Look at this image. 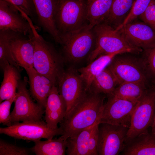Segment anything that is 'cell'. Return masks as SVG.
<instances>
[{
  "label": "cell",
  "mask_w": 155,
  "mask_h": 155,
  "mask_svg": "<svg viewBox=\"0 0 155 155\" xmlns=\"http://www.w3.org/2000/svg\"><path fill=\"white\" fill-rule=\"evenodd\" d=\"M106 96L88 91L82 100L65 115L59 123L65 139L75 137L80 132L99 120Z\"/></svg>",
  "instance_id": "6da1fadb"
},
{
  "label": "cell",
  "mask_w": 155,
  "mask_h": 155,
  "mask_svg": "<svg viewBox=\"0 0 155 155\" xmlns=\"http://www.w3.org/2000/svg\"><path fill=\"white\" fill-rule=\"evenodd\" d=\"M95 42L94 48L88 56L90 63L99 56L119 53L138 54L143 50L130 44L119 32L103 22L93 28Z\"/></svg>",
  "instance_id": "7a4b0ae2"
},
{
  "label": "cell",
  "mask_w": 155,
  "mask_h": 155,
  "mask_svg": "<svg viewBox=\"0 0 155 155\" xmlns=\"http://www.w3.org/2000/svg\"><path fill=\"white\" fill-rule=\"evenodd\" d=\"M31 37L34 45V68L57 86L64 71L61 57L54 48L40 35L33 24Z\"/></svg>",
  "instance_id": "3957f363"
},
{
  "label": "cell",
  "mask_w": 155,
  "mask_h": 155,
  "mask_svg": "<svg viewBox=\"0 0 155 155\" xmlns=\"http://www.w3.org/2000/svg\"><path fill=\"white\" fill-rule=\"evenodd\" d=\"M95 42L93 28L89 24L60 35V44L65 57L72 62H77L89 55L94 48Z\"/></svg>",
  "instance_id": "277c9868"
},
{
  "label": "cell",
  "mask_w": 155,
  "mask_h": 155,
  "mask_svg": "<svg viewBox=\"0 0 155 155\" xmlns=\"http://www.w3.org/2000/svg\"><path fill=\"white\" fill-rule=\"evenodd\" d=\"M88 0H59L55 20L60 34L77 30L88 24Z\"/></svg>",
  "instance_id": "5b68a950"
},
{
  "label": "cell",
  "mask_w": 155,
  "mask_h": 155,
  "mask_svg": "<svg viewBox=\"0 0 155 155\" xmlns=\"http://www.w3.org/2000/svg\"><path fill=\"white\" fill-rule=\"evenodd\" d=\"M121 54L116 56L107 66L119 85L126 82H139L153 87L143 58Z\"/></svg>",
  "instance_id": "8992f818"
},
{
  "label": "cell",
  "mask_w": 155,
  "mask_h": 155,
  "mask_svg": "<svg viewBox=\"0 0 155 155\" xmlns=\"http://www.w3.org/2000/svg\"><path fill=\"white\" fill-rule=\"evenodd\" d=\"M155 114V88H149L138 101L125 140L127 143L151 127Z\"/></svg>",
  "instance_id": "52a82bcc"
},
{
  "label": "cell",
  "mask_w": 155,
  "mask_h": 155,
  "mask_svg": "<svg viewBox=\"0 0 155 155\" xmlns=\"http://www.w3.org/2000/svg\"><path fill=\"white\" fill-rule=\"evenodd\" d=\"M27 82L26 79L19 81L14 107L11 113L12 124L20 121L42 120L44 109L33 101L27 88Z\"/></svg>",
  "instance_id": "ba28073f"
},
{
  "label": "cell",
  "mask_w": 155,
  "mask_h": 155,
  "mask_svg": "<svg viewBox=\"0 0 155 155\" xmlns=\"http://www.w3.org/2000/svg\"><path fill=\"white\" fill-rule=\"evenodd\" d=\"M0 133L17 139L32 141L44 138L53 139L55 136L62 134L61 129H52L45 121H28L18 122L11 126L0 127Z\"/></svg>",
  "instance_id": "9c48e42d"
},
{
  "label": "cell",
  "mask_w": 155,
  "mask_h": 155,
  "mask_svg": "<svg viewBox=\"0 0 155 155\" xmlns=\"http://www.w3.org/2000/svg\"><path fill=\"white\" fill-rule=\"evenodd\" d=\"M99 120V124L107 123L128 128L137 102L119 98L113 94L107 96Z\"/></svg>",
  "instance_id": "30bf717a"
},
{
  "label": "cell",
  "mask_w": 155,
  "mask_h": 155,
  "mask_svg": "<svg viewBox=\"0 0 155 155\" xmlns=\"http://www.w3.org/2000/svg\"><path fill=\"white\" fill-rule=\"evenodd\" d=\"M129 128L107 123L98 127L97 151L98 155H117L123 150Z\"/></svg>",
  "instance_id": "8fae6325"
},
{
  "label": "cell",
  "mask_w": 155,
  "mask_h": 155,
  "mask_svg": "<svg viewBox=\"0 0 155 155\" xmlns=\"http://www.w3.org/2000/svg\"><path fill=\"white\" fill-rule=\"evenodd\" d=\"M57 86L67 105L66 114L82 100L87 91L79 73L73 68L64 70Z\"/></svg>",
  "instance_id": "7c38bea8"
},
{
  "label": "cell",
  "mask_w": 155,
  "mask_h": 155,
  "mask_svg": "<svg viewBox=\"0 0 155 155\" xmlns=\"http://www.w3.org/2000/svg\"><path fill=\"white\" fill-rule=\"evenodd\" d=\"M32 24L30 17L26 18L12 3L0 0V30H11L29 36L32 33Z\"/></svg>",
  "instance_id": "4fadbf2b"
},
{
  "label": "cell",
  "mask_w": 155,
  "mask_h": 155,
  "mask_svg": "<svg viewBox=\"0 0 155 155\" xmlns=\"http://www.w3.org/2000/svg\"><path fill=\"white\" fill-rule=\"evenodd\" d=\"M118 31L130 44L144 51L155 46V30L143 22L133 21Z\"/></svg>",
  "instance_id": "5bb4252c"
},
{
  "label": "cell",
  "mask_w": 155,
  "mask_h": 155,
  "mask_svg": "<svg viewBox=\"0 0 155 155\" xmlns=\"http://www.w3.org/2000/svg\"><path fill=\"white\" fill-rule=\"evenodd\" d=\"M38 20L43 29L57 42L60 43V34L55 20L59 0H33Z\"/></svg>",
  "instance_id": "9a60e30c"
},
{
  "label": "cell",
  "mask_w": 155,
  "mask_h": 155,
  "mask_svg": "<svg viewBox=\"0 0 155 155\" xmlns=\"http://www.w3.org/2000/svg\"><path fill=\"white\" fill-rule=\"evenodd\" d=\"M67 111L66 104L60 94L57 86L53 87L47 99L44 109V120L52 129L59 127L58 124L63 119Z\"/></svg>",
  "instance_id": "2e32d148"
},
{
  "label": "cell",
  "mask_w": 155,
  "mask_h": 155,
  "mask_svg": "<svg viewBox=\"0 0 155 155\" xmlns=\"http://www.w3.org/2000/svg\"><path fill=\"white\" fill-rule=\"evenodd\" d=\"M29 78L30 94L37 102L45 109L47 98L55 85L49 79L33 67L25 69Z\"/></svg>",
  "instance_id": "e0dca14e"
},
{
  "label": "cell",
  "mask_w": 155,
  "mask_h": 155,
  "mask_svg": "<svg viewBox=\"0 0 155 155\" xmlns=\"http://www.w3.org/2000/svg\"><path fill=\"white\" fill-rule=\"evenodd\" d=\"M21 36L13 40L11 51L16 63L25 69L34 67V45L31 37L27 39Z\"/></svg>",
  "instance_id": "ac0fdd59"
},
{
  "label": "cell",
  "mask_w": 155,
  "mask_h": 155,
  "mask_svg": "<svg viewBox=\"0 0 155 155\" xmlns=\"http://www.w3.org/2000/svg\"><path fill=\"white\" fill-rule=\"evenodd\" d=\"M123 155H155V135L148 131L125 144L120 154Z\"/></svg>",
  "instance_id": "d6986e66"
},
{
  "label": "cell",
  "mask_w": 155,
  "mask_h": 155,
  "mask_svg": "<svg viewBox=\"0 0 155 155\" xmlns=\"http://www.w3.org/2000/svg\"><path fill=\"white\" fill-rule=\"evenodd\" d=\"M119 53L101 55L87 66L78 69V71L82 79L86 91L88 90L94 77L107 67L113 58Z\"/></svg>",
  "instance_id": "ffe728a7"
},
{
  "label": "cell",
  "mask_w": 155,
  "mask_h": 155,
  "mask_svg": "<svg viewBox=\"0 0 155 155\" xmlns=\"http://www.w3.org/2000/svg\"><path fill=\"white\" fill-rule=\"evenodd\" d=\"M3 78L0 88V102L16 96L20 80L19 71L9 63L1 68Z\"/></svg>",
  "instance_id": "44dd1931"
},
{
  "label": "cell",
  "mask_w": 155,
  "mask_h": 155,
  "mask_svg": "<svg viewBox=\"0 0 155 155\" xmlns=\"http://www.w3.org/2000/svg\"><path fill=\"white\" fill-rule=\"evenodd\" d=\"M118 85L115 77L107 67L94 77L88 91L107 96L112 94Z\"/></svg>",
  "instance_id": "7402d4cb"
},
{
  "label": "cell",
  "mask_w": 155,
  "mask_h": 155,
  "mask_svg": "<svg viewBox=\"0 0 155 155\" xmlns=\"http://www.w3.org/2000/svg\"><path fill=\"white\" fill-rule=\"evenodd\" d=\"M113 0H88L87 18L92 28L104 22L107 17Z\"/></svg>",
  "instance_id": "603a6c76"
},
{
  "label": "cell",
  "mask_w": 155,
  "mask_h": 155,
  "mask_svg": "<svg viewBox=\"0 0 155 155\" xmlns=\"http://www.w3.org/2000/svg\"><path fill=\"white\" fill-rule=\"evenodd\" d=\"M32 151L36 155H64L66 154L67 141L62 136L58 138L33 141Z\"/></svg>",
  "instance_id": "cb8c5ba5"
},
{
  "label": "cell",
  "mask_w": 155,
  "mask_h": 155,
  "mask_svg": "<svg viewBox=\"0 0 155 155\" xmlns=\"http://www.w3.org/2000/svg\"><path fill=\"white\" fill-rule=\"evenodd\" d=\"M93 125L80 132L75 137L67 139L66 154L67 155H89L88 143L95 125Z\"/></svg>",
  "instance_id": "d4e9b609"
},
{
  "label": "cell",
  "mask_w": 155,
  "mask_h": 155,
  "mask_svg": "<svg viewBox=\"0 0 155 155\" xmlns=\"http://www.w3.org/2000/svg\"><path fill=\"white\" fill-rule=\"evenodd\" d=\"M150 88L143 83H124L119 85L112 94L121 98L137 102Z\"/></svg>",
  "instance_id": "484cf974"
},
{
  "label": "cell",
  "mask_w": 155,
  "mask_h": 155,
  "mask_svg": "<svg viewBox=\"0 0 155 155\" xmlns=\"http://www.w3.org/2000/svg\"><path fill=\"white\" fill-rule=\"evenodd\" d=\"M22 34L11 30H0V63L1 68L9 63L19 70L20 67L16 63L11 53L13 40Z\"/></svg>",
  "instance_id": "4316f807"
},
{
  "label": "cell",
  "mask_w": 155,
  "mask_h": 155,
  "mask_svg": "<svg viewBox=\"0 0 155 155\" xmlns=\"http://www.w3.org/2000/svg\"><path fill=\"white\" fill-rule=\"evenodd\" d=\"M135 0H113L109 14L104 22L116 28L129 12Z\"/></svg>",
  "instance_id": "83f0119b"
},
{
  "label": "cell",
  "mask_w": 155,
  "mask_h": 155,
  "mask_svg": "<svg viewBox=\"0 0 155 155\" xmlns=\"http://www.w3.org/2000/svg\"><path fill=\"white\" fill-rule=\"evenodd\" d=\"M152 0H135L131 8L122 23L115 28L118 30L127 24L139 17L146 10Z\"/></svg>",
  "instance_id": "f1b7e54d"
},
{
  "label": "cell",
  "mask_w": 155,
  "mask_h": 155,
  "mask_svg": "<svg viewBox=\"0 0 155 155\" xmlns=\"http://www.w3.org/2000/svg\"><path fill=\"white\" fill-rule=\"evenodd\" d=\"M151 86L155 88V46L144 51L143 57Z\"/></svg>",
  "instance_id": "f546056e"
},
{
  "label": "cell",
  "mask_w": 155,
  "mask_h": 155,
  "mask_svg": "<svg viewBox=\"0 0 155 155\" xmlns=\"http://www.w3.org/2000/svg\"><path fill=\"white\" fill-rule=\"evenodd\" d=\"M31 152V148L19 146L0 138V155H28Z\"/></svg>",
  "instance_id": "4dcf8cb0"
},
{
  "label": "cell",
  "mask_w": 155,
  "mask_h": 155,
  "mask_svg": "<svg viewBox=\"0 0 155 155\" xmlns=\"http://www.w3.org/2000/svg\"><path fill=\"white\" fill-rule=\"evenodd\" d=\"M21 13L33 18L36 15L33 0H9Z\"/></svg>",
  "instance_id": "1f68e13d"
},
{
  "label": "cell",
  "mask_w": 155,
  "mask_h": 155,
  "mask_svg": "<svg viewBox=\"0 0 155 155\" xmlns=\"http://www.w3.org/2000/svg\"><path fill=\"white\" fill-rule=\"evenodd\" d=\"M16 96L0 103V123L7 127L10 126L12 124L11 121L10 111L11 105L14 102Z\"/></svg>",
  "instance_id": "d6a6232c"
},
{
  "label": "cell",
  "mask_w": 155,
  "mask_h": 155,
  "mask_svg": "<svg viewBox=\"0 0 155 155\" xmlns=\"http://www.w3.org/2000/svg\"><path fill=\"white\" fill-rule=\"evenodd\" d=\"M140 19L155 30V0H152Z\"/></svg>",
  "instance_id": "836d02e7"
},
{
  "label": "cell",
  "mask_w": 155,
  "mask_h": 155,
  "mask_svg": "<svg viewBox=\"0 0 155 155\" xmlns=\"http://www.w3.org/2000/svg\"><path fill=\"white\" fill-rule=\"evenodd\" d=\"M99 123L94 126L90 138L88 143L89 155H98L97 151Z\"/></svg>",
  "instance_id": "e575fe53"
},
{
  "label": "cell",
  "mask_w": 155,
  "mask_h": 155,
  "mask_svg": "<svg viewBox=\"0 0 155 155\" xmlns=\"http://www.w3.org/2000/svg\"><path fill=\"white\" fill-rule=\"evenodd\" d=\"M151 127H152V132L155 135V114Z\"/></svg>",
  "instance_id": "d590c367"
}]
</instances>
